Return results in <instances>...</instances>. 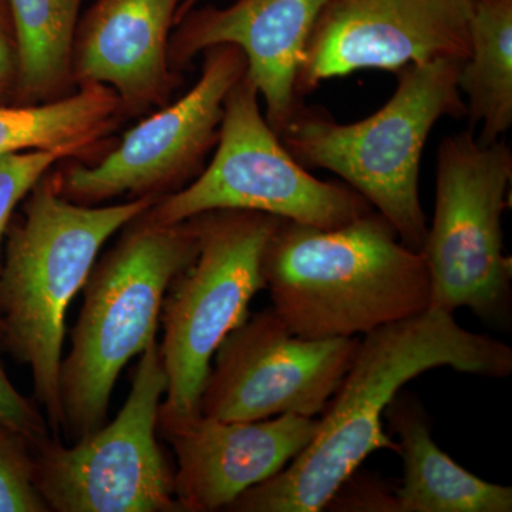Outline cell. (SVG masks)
Masks as SVG:
<instances>
[{
    "label": "cell",
    "instance_id": "obj_1",
    "mask_svg": "<svg viewBox=\"0 0 512 512\" xmlns=\"http://www.w3.org/2000/svg\"><path fill=\"white\" fill-rule=\"evenodd\" d=\"M439 367L505 379L507 343L461 328L454 313L427 309L359 340L348 373L319 417L311 443L276 476L238 497L227 511L318 512L370 454L399 444L384 430L387 407L404 384Z\"/></svg>",
    "mask_w": 512,
    "mask_h": 512
},
{
    "label": "cell",
    "instance_id": "obj_2",
    "mask_svg": "<svg viewBox=\"0 0 512 512\" xmlns=\"http://www.w3.org/2000/svg\"><path fill=\"white\" fill-rule=\"evenodd\" d=\"M272 308L299 338H357L430 308V276L376 210L322 229L279 221L262 258Z\"/></svg>",
    "mask_w": 512,
    "mask_h": 512
},
{
    "label": "cell",
    "instance_id": "obj_3",
    "mask_svg": "<svg viewBox=\"0 0 512 512\" xmlns=\"http://www.w3.org/2000/svg\"><path fill=\"white\" fill-rule=\"evenodd\" d=\"M158 198L79 204L64 197L47 173L26 195L20 218L10 222L0 262V343L30 367L33 392L52 433L63 430L60 367L67 308L103 245Z\"/></svg>",
    "mask_w": 512,
    "mask_h": 512
},
{
    "label": "cell",
    "instance_id": "obj_4",
    "mask_svg": "<svg viewBox=\"0 0 512 512\" xmlns=\"http://www.w3.org/2000/svg\"><path fill=\"white\" fill-rule=\"evenodd\" d=\"M461 63L437 59L397 70L392 97L355 123L302 104L279 140L306 170L338 175L393 225L407 248L420 252L429 229L420 201L421 156L441 119L467 116L458 87Z\"/></svg>",
    "mask_w": 512,
    "mask_h": 512
},
{
    "label": "cell",
    "instance_id": "obj_5",
    "mask_svg": "<svg viewBox=\"0 0 512 512\" xmlns=\"http://www.w3.org/2000/svg\"><path fill=\"white\" fill-rule=\"evenodd\" d=\"M198 248L194 221L158 224L144 212L94 264L83 286L72 349L60 367L63 430L70 440L106 424L120 373L156 342L165 293Z\"/></svg>",
    "mask_w": 512,
    "mask_h": 512
},
{
    "label": "cell",
    "instance_id": "obj_6",
    "mask_svg": "<svg viewBox=\"0 0 512 512\" xmlns=\"http://www.w3.org/2000/svg\"><path fill=\"white\" fill-rule=\"evenodd\" d=\"M507 141L478 143L466 130L441 141L434 217L420 254L430 276V308H468L507 329L512 316V261L504 254L503 214L510 198Z\"/></svg>",
    "mask_w": 512,
    "mask_h": 512
},
{
    "label": "cell",
    "instance_id": "obj_7",
    "mask_svg": "<svg viewBox=\"0 0 512 512\" xmlns=\"http://www.w3.org/2000/svg\"><path fill=\"white\" fill-rule=\"evenodd\" d=\"M200 248L165 293L161 357L167 392L158 427L198 416L202 390L222 340L248 319L249 303L265 289L262 258L281 218L264 212L218 210L191 218Z\"/></svg>",
    "mask_w": 512,
    "mask_h": 512
},
{
    "label": "cell",
    "instance_id": "obj_8",
    "mask_svg": "<svg viewBox=\"0 0 512 512\" xmlns=\"http://www.w3.org/2000/svg\"><path fill=\"white\" fill-rule=\"evenodd\" d=\"M210 164L190 184L146 211L158 224H180L218 210L264 212L281 220L332 229L375 210L345 183L323 181L286 150L244 76L225 100Z\"/></svg>",
    "mask_w": 512,
    "mask_h": 512
},
{
    "label": "cell",
    "instance_id": "obj_9",
    "mask_svg": "<svg viewBox=\"0 0 512 512\" xmlns=\"http://www.w3.org/2000/svg\"><path fill=\"white\" fill-rule=\"evenodd\" d=\"M165 392L167 373L154 342L140 355L116 419L72 446L50 437L33 448L36 488L49 511H184L157 440Z\"/></svg>",
    "mask_w": 512,
    "mask_h": 512
},
{
    "label": "cell",
    "instance_id": "obj_10",
    "mask_svg": "<svg viewBox=\"0 0 512 512\" xmlns=\"http://www.w3.org/2000/svg\"><path fill=\"white\" fill-rule=\"evenodd\" d=\"M202 55L200 79L183 97L128 130L99 163L72 165L55 175L64 197L84 205L124 195L157 197L201 173L217 146L225 100L247 73V59L237 46L208 47Z\"/></svg>",
    "mask_w": 512,
    "mask_h": 512
},
{
    "label": "cell",
    "instance_id": "obj_11",
    "mask_svg": "<svg viewBox=\"0 0 512 512\" xmlns=\"http://www.w3.org/2000/svg\"><path fill=\"white\" fill-rule=\"evenodd\" d=\"M359 340L299 338L274 308L256 313L215 352L200 412L222 421L318 417L348 373Z\"/></svg>",
    "mask_w": 512,
    "mask_h": 512
},
{
    "label": "cell",
    "instance_id": "obj_12",
    "mask_svg": "<svg viewBox=\"0 0 512 512\" xmlns=\"http://www.w3.org/2000/svg\"><path fill=\"white\" fill-rule=\"evenodd\" d=\"M470 0H326L296 79L301 97L360 70L470 55Z\"/></svg>",
    "mask_w": 512,
    "mask_h": 512
},
{
    "label": "cell",
    "instance_id": "obj_13",
    "mask_svg": "<svg viewBox=\"0 0 512 512\" xmlns=\"http://www.w3.org/2000/svg\"><path fill=\"white\" fill-rule=\"evenodd\" d=\"M319 417L258 421L198 416L158 427L177 458L175 494L188 512L227 510L249 488L284 470L311 443Z\"/></svg>",
    "mask_w": 512,
    "mask_h": 512
},
{
    "label": "cell",
    "instance_id": "obj_14",
    "mask_svg": "<svg viewBox=\"0 0 512 512\" xmlns=\"http://www.w3.org/2000/svg\"><path fill=\"white\" fill-rule=\"evenodd\" d=\"M326 0H235L228 8L191 10L171 33L168 57L190 63L208 47L234 45L247 59L249 82L265 101L276 134L302 106L296 79L306 43Z\"/></svg>",
    "mask_w": 512,
    "mask_h": 512
},
{
    "label": "cell",
    "instance_id": "obj_15",
    "mask_svg": "<svg viewBox=\"0 0 512 512\" xmlns=\"http://www.w3.org/2000/svg\"><path fill=\"white\" fill-rule=\"evenodd\" d=\"M181 2L94 0L74 33V86L109 87L126 113L164 106L174 84L168 49Z\"/></svg>",
    "mask_w": 512,
    "mask_h": 512
},
{
    "label": "cell",
    "instance_id": "obj_16",
    "mask_svg": "<svg viewBox=\"0 0 512 512\" xmlns=\"http://www.w3.org/2000/svg\"><path fill=\"white\" fill-rule=\"evenodd\" d=\"M396 434L403 478L396 487L399 512H511L512 488L481 480L444 453L419 397L396 394L384 413Z\"/></svg>",
    "mask_w": 512,
    "mask_h": 512
},
{
    "label": "cell",
    "instance_id": "obj_17",
    "mask_svg": "<svg viewBox=\"0 0 512 512\" xmlns=\"http://www.w3.org/2000/svg\"><path fill=\"white\" fill-rule=\"evenodd\" d=\"M126 113L109 87H77V92L37 104H0V157L30 150L82 156L116 128Z\"/></svg>",
    "mask_w": 512,
    "mask_h": 512
},
{
    "label": "cell",
    "instance_id": "obj_18",
    "mask_svg": "<svg viewBox=\"0 0 512 512\" xmlns=\"http://www.w3.org/2000/svg\"><path fill=\"white\" fill-rule=\"evenodd\" d=\"M470 55L458 87L466 97L468 130L484 146L512 127V0H470Z\"/></svg>",
    "mask_w": 512,
    "mask_h": 512
},
{
    "label": "cell",
    "instance_id": "obj_19",
    "mask_svg": "<svg viewBox=\"0 0 512 512\" xmlns=\"http://www.w3.org/2000/svg\"><path fill=\"white\" fill-rule=\"evenodd\" d=\"M19 35L15 104H37L70 94L74 33L83 0H10Z\"/></svg>",
    "mask_w": 512,
    "mask_h": 512
},
{
    "label": "cell",
    "instance_id": "obj_20",
    "mask_svg": "<svg viewBox=\"0 0 512 512\" xmlns=\"http://www.w3.org/2000/svg\"><path fill=\"white\" fill-rule=\"evenodd\" d=\"M35 484L33 448L0 426V512H47Z\"/></svg>",
    "mask_w": 512,
    "mask_h": 512
},
{
    "label": "cell",
    "instance_id": "obj_21",
    "mask_svg": "<svg viewBox=\"0 0 512 512\" xmlns=\"http://www.w3.org/2000/svg\"><path fill=\"white\" fill-rule=\"evenodd\" d=\"M67 158L60 151L30 150L0 157V262L2 245L16 208L53 165Z\"/></svg>",
    "mask_w": 512,
    "mask_h": 512
},
{
    "label": "cell",
    "instance_id": "obj_22",
    "mask_svg": "<svg viewBox=\"0 0 512 512\" xmlns=\"http://www.w3.org/2000/svg\"><path fill=\"white\" fill-rule=\"evenodd\" d=\"M0 426L25 437L30 446L50 439L49 423L37 410L36 404L13 386L5 367L0 363Z\"/></svg>",
    "mask_w": 512,
    "mask_h": 512
},
{
    "label": "cell",
    "instance_id": "obj_23",
    "mask_svg": "<svg viewBox=\"0 0 512 512\" xmlns=\"http://www.w3.org/2000/svg\"><path fill=\"white\" fill-rule=\"evenodd\" d=\"M325 510L399 512L396 488L387 487L375 477L359 476L355 471L330 498Z\"/></svg>",
    "mask_w": 512,
    "mask_h": 512
},
{
    "label": "cell",
    "instance_id": "obj_24",
    "mask_svg": "<svg viewBox=\"0 0 512 512\" xmlns=\"http://www.w3.org/2000/svg\"><path fill=\"white\" fill-rule=\"evenodd\" d=\"M19 35L10 0H0V104L15 103L19 83Z\"/></svg>",
    "mask_w": 512,
    "mask_h": 512
},
{
    "label": "cell",
    "instance_id": "obj_25",
    "mask_svg": "<svg viewBox=\"0 0 512 512\" xmlns=\"http://www.w3.org/2000/svg\"><path fill=\"white\" fill-rule=\"evenodd\" d=\"M198 3H200V0H183V2H181L180 8L177 10V15H175V26H177V23L180 22V20L183 19L185 15H188L192 9H195V6H197Z\"/></svg>",
    "mask_w": 512,
    "mask_h": 512
}]
</instances>
